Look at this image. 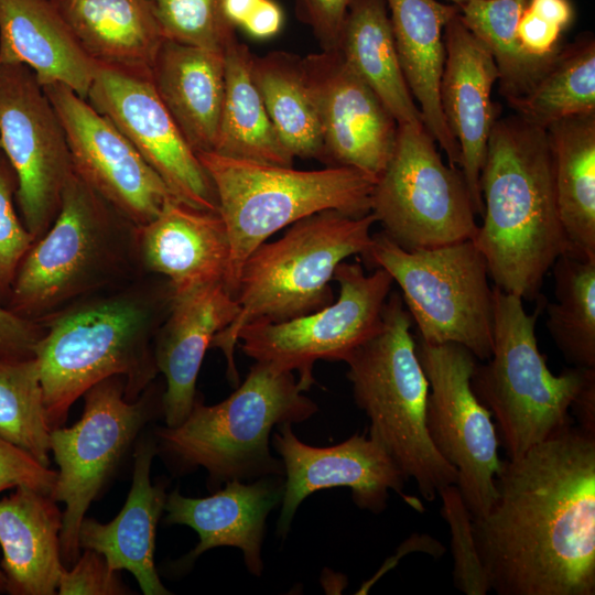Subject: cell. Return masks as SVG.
Instances as JSON below:
<instances>
[{"instance_id": "1", "label": "cell", "mask_w": 595, "mask_h": 595, "mask_svg": "<svg viewBox=\"0 0 595 595\" xmlns=\"http://www.w3.org/2000/svg\"><path fill=\"white\" fill-rule=\"evenodd\" d=\"M496 498L473 519L490 591L595 594V434L571 424L502 461Z\"/></svg>"}, {"instance_id": "2", "label": "cell", "mask_w": 595, "mask_h": 595, "mask_svg": "<svg viewBox=\"0 0 595 595\" xmlns=\"http://www.w3.org/2000/svg\"><path fill=\"white\" fill-rule=\"evenodd\" d=\"M173 291L163 277L143 273L84 298L42 325L34 357L39 365L50 430L62 426L72 404L111 376L125 379V398L136 401L159 370L154 337Z\"/></svg>"}, {"instance_id": "3", "label": "cell", "mask_w": 595, "mask_h": 595, "mask_svg": "<svg viewBox=\"0 0 595 595\" xmlns=\"http://www.w3.org/2000/svg\"><path fill=\"white\" fill-rule=\"evenodd\" d=\"M479 182L483 224L472 240L488 274L506 293L538 299L547 272L570 251L547 130L520 116L496 119Z\"/></svg>"}, {"instance_id": "4", "label": "cell", "mask_w": 595, "mask_h": 595, "mask_svg": "<svg viewBox=\"0 0 595 595\" xmlns=\"http://www.w3.org/2000/svg\"><path fill=\"white\" fill-rule=\"evenodd\" d=\"M143 273L137 225L73 171L56 218L19 266L6 306L43 324L73 303Z\"/></svg>"}, {"instance_id": "5", "label": "cell", "mask_w": 595, "mask_h": 595, "mask_svg": "<svg viewBox=\"0 0 595 595\" xmlns=\"http://www.w3.org/2000/svg\"><path fill=\"white\" fill-rule=\"evenodd\" d=\"M376 223L371 212L355 217L322 210L293 223L280 239L263 242L251 252L234 295L239 313L209 345L225 355L227 377L232 383L239 379L235 363L239 331L259 318L279 323L332 304L329 282L337 266L353 255L366 253Z\"/></svg>"}, {"instance_id": "6", "label": "cell", "mask_w": 595, "mask_h": 595, "mask_svg": "<svg viewBox=\"0 0 595 595\" xmlns=\"http://www.w3.org/2000/svg\"><path fill=\"white\" fill-rule=\"evenodd\" d=\"M412 317L402 295L391 291L379 329L344 360L356 404L379 441L421 496L433 501L456 485L457 473L434 448L426 430L429 382L411 333Z\"/></svg>"}, {"instance_id": "7", "label": "cell", "mask_w": 595, "mask_h": 595, "mask_svg": "<svg viewBox=\"0 0 595 595\" xmlns=\"http://www.w3.org/2000/svg\"><path fill=\"white\" fill-rule=\"evenodd\" d=\"M197 156L227 229L230 255L224 285L232 296L246 259L279 229L327 209L355 217L371 212L376 180L353 167L303 171L215 152Z\"/></svg>"}, {"instance_id": "8", "label": "cell", "mask_w": 595, "mask_h": 595, "mask_svg": "<svg viewBox=\"0 0 595 595\" xmlns=\"http://www.w3.org/2000/svg\"><path fill=\"white\" fill-rule=\"evenodd\" d=\"M304 391L292 371L256 361L227 399L205 405L196 398L180 425L159 429L161 450L182 468L204 467L210 485L282 476V462L270 453L271 430L317 412Z\"/></svg>"}, {"instance_id": "9", "label": "cell", "mask_w": 595, "mask_h": 595, "mask_svg": "<svg viewBox=\"0 0 595 595\" xmlns=\"http://www.w3.org/2000/svg\"><path fill=\"white\" fill-rule=\"evenodd\" d=\"M491 354L476 363L470 386L495 418L509 459L573 424L571 403L595 368L571 367L553 375L540 353L536 324L522 299L494 285Z\"/></svg>"}, {"instance_id": "10", "label": "cell", "mask_w": 595, "mask_h": 595, "mask_svg": "<svg viewBox=\"0 0 595 595\" xmlns=\"http://www.w3.org/2000/svg\"><path fill=\"white\" fill-rule=\"evenodd\" d=\"M389 272L419 332L429 344L455 343L478 360L491 354L494 292L488 269L472 239L405 250L383 231L363 255Z\"/></svg>"}, {"instance_id": "11", "label": "cell", "mask_w": 595, "mask_h": 595, "mask_svg": "<svg viewBox=\"0 0 595 595\" xmlns=\"http://www.w3.org/2000/svg\"><path fill=\"white\" fill-rule=\"evenodd\" d=\"M371 213L405 250L473 239L475 210L459 167L446 165L424 127L398 125L392 155L377 178Z\"/></svg>"}, {"instance_id": "12", "label": "cell", "mask_w": 595, "mask_h": 595, "mask_svg": "<svg viewBox=\"0 0 595 595\" xmlns=\"http://www.w3.org/2000/svg\"><path fill=\"white\" fill-rule=\"evenodd\" d=\"M151 386L139 399L128 401L123 377L106 378L82 396L84 410L75 424L50 433L51 453L58 466L51 496L65 505L61 531L63 563L72 565L78 559L79 528L88 507L155 414L158 397Z\"/></svg>"}, {"instance_id": "13", "label": "cell", "mask_w": 595, "mask_h": 595, "mask_svg": "<svg viewBox=\"0 0 595 595\" xmlns=\"http://www.w3.org/2000/svg\"><path fill=\"white\" fill-rule=\"evenodd\" d=\"M334 280L339 294L332 304L284 322L259 318L238 333L242 351L278 370L299 372L306 391L314 383L313 366L321 359L342 360L380 327L393 279L382 268L366 274L357 262H340Z\"/></svg>"}, {"instance_id": "14", "label": "cell", "mask_w": 595, "mask_h": 595, "mask_svg": "<svg viewBox=\"0 0 595 595\" xmlns=\"http://www.w3.org/2000/svg\"><path fill=\"white\" fill-rule=\"evenodd\" d=\"M415 349L429 382V437L455 468L456 487L473 519L483 517L496 498L495 482L502 461L493 415L470 386L477 358L455 343L429 344L419 338Z\"/></svg>"}, {"instance_id": "15", "label": "cell", "mask_w": 595, "mask_h": 595, "mask_svg": "<svg viewBox=\"0 0 595 595\" xmlns=\"http://www.w3.org/2000/svg\"><path fill=\"white\" fill-rule=\"evenodd\" d=\"M0 145L17 176L20 217L36 240L57 216L73 166L55 108L21 64L0 62Z\"/></svg>"}, {"instance_id": "16", "label": "cell", "mask_w": 595, "mask_h": 595, "mask_svg": "<svg viewBox=\"0 0 595 595\" xmlns=\"http://www.w3.org/2000/svg\"><path fill=\"white\" fill-rule=\"evenodd\" d=\"M86 99L129 140L175 198L218 212L210 177L158 96L151 76L98 64Z\"/></svg>"}, {"instance_id": "17", "label": "cell", "mask_w": 595, "mask_h": 595, "mask_svg": "<svg viewBox=\"0 0 595 595\" xmlns=\"http://www.w3.org/2000/svg\"><path fill=\"white\" fill-rule=\"evenodd\" d=\"M65 131L74 173L137 226L174 197L129 140L63 84L42 86Z\"/></svg>"}, {"instance_id": "18", "label": "cell", "mask_w": 595, "mask_h": 595, "mask_svg": "<svg viewBox=\"0 0 595 595\" xmlns=\"http://www.w3.org/2000/svg\"><path fill=\"white\" fill-rule=\"evenodd\" d=\"M272 443L285 473L278 521V534L282 537L301 502L321 489L347 487L359 508L376 513L386 508L391 490L413 508H422L419 500L403 494L408 479L383 445L369 434L356 433L339 444L317 447L303 443L292 424L283 423Z\"/></svg>"}, {"instance_id": "19", "label": "cell", "mask_w": 595, "mask_h": 595, "mask_svg": "<svg viewBox=\"0 0 595 595\" xmlns=\"http://www.w3.org/2000/svg\"><path fill=\"white\" fill-rule=\"evenodd\" d=\"M302 61L317 106L325 161L377 181L394 149L396 119L338 50Z\"/></svg>"}, {"instance_id": "20", "label": "cell", "mask_w": 595, "mask_h": 595, "mask_svg": "<svg viewBox=\"0 0 595 595\" xmlns=\"http://www.w3.org/2000/svg\"><path fill=\"white\" fill-rule=\"evenodd\" d=\"M445 62L440 100L461 151V170L476 215H483L480 172L496 120L491 90L498 69L487 46L455 13L443 32Z\"/></svg>"}, {"instance_id": "21", "label": "cell", "mask_w": 595, "mask_h": 595, "mask_svg": "<svg viewBox=\"0 0 595 595\" xmlns=\"http://www.w3.org/2000/svg\"><path fill=\"white\" fill-rule=\"evenodd\" d=\"M239 313L224 282L174 295L154 337V359L166 380L161 407L169 428L180 425L196 400V380L213 337Z\"/></svg>"}, {"instance_id": "22", "label": "cell", "mask_w": 595, "mask_h": 595, "mask_svg": "<svg viewBox=\"0 0 595 595\" xmlns=\"http://www.w3.org/2000/svg\"><path fill=\"white\" fill-rule=\"evenodd\" d=\"M137 244L143 272L166 279L174 295L225 280L230 245L218 212L172 197L156 217L137 226Z\"/></svg>"}, {"instance_id": "23", "label": "cell", "mask_w": 595, "mask_h": 595, "mask_svg": "<svg viewBox=\"0 0 595 595\" xmlns=\"http://www.w3.org/2000/svg\"><path fill=\"white\" fill-rule=\"evenodd\" d=\"M283 491L284 480L279 476L260 477L249 484L232 479L203 498L185 497L175 489L166 498L165 520L197 532L199 542L186 556L187 562L213 548L234 547L241 550L248 571L260 576L266 519L282 500Z\"/></svg>"}, {"instance_id": "24", "label": "cell", "mask_w": 595, "mask_h": 595, "mask_svg": "<svg viewBox=\"0 0 595 595\" xmlns=\"http://www.w3.org/2000/svg\"><path fill=\"white\" fill-rule=\"evenodd\" d=\"M153 441L141 440L134 451L132 484L127 500L108 523L84 518L79 528V547L100 553L109 566L127 570L144 595H169L154 563L155 534L165 509L164 485H152L150 469L156 453Z\"/></svg>"}, {"instance_id": "25", "label": "cell", "mask_w": 595, "mask_h": 595, "mask_svg": "<svg viewBox=\"0 0 595 595\" xmlns=\"http://www.w3.org/2000/svg\"><path fill=\"white\" fill-rule=\"evenodd\" d=\"M400 67L419 104L423 125L446 154L448 165L461 169V151L440 100L445 62L443 32L458 7L437 0H385Z\"/></svg>"}, {"instance_id": "26", "label": "cell", "mask_w": 595, "mask_h": 595, "mask_svg": "<svg viewBox=\"0 0 595 595\" xmlns=\"http://www.w3.org/2000/svg\"><path fill=\"white\" fill-rule=\"evenodd\" d=\"M63 512L51 495L26 486L0 499V569L6 593L53 595L64 563L61 555Z\"/></svg>"}, {"instance_id": "27", "label": "cell", "mask_w": 595, "mask_h": 595, "mask_svg": "<svg viewBox=\"0 0 595 595\" xmlns=\"http://www.w3.org/2000/svg\"><path fill=\"white\" fill-rule=\"evenodd\" d=\"M0 62L24 65L41 86L63 84L85 99L98 67L51 0H0Z\"/></svg>"}, {"instance_id": "28", "label": "cell", "mask_w": 595, "mask_h": 595, "mask_svg": "<svg viewBox=\"0 0 595 595\" xmlns=\"http://www.w3.org/2000/svg\"><path fill=\"white\" fill-rule=\"evenodd\" d=\"M151 80L191 148L213 152L224 98V53L164 40Z\"/></svg>"}, {"instance_id": "29", "label": "cell", "mask_w": 595, "mask_h": 595, "mask_svg": "<svg viewBox=\"0 0 595 595\" xmlns=\"http://www.w3.org/2000/svg\"><path fill=\"white\" fill-rule=\"evenodd\" d=\"M97 64L151 76L164 41L151 0H51Z\"/></svg>"}, {"instance_id": "30", "label": "cell", "mask_w": 595, "mask_h": 595, "mask_svg": "<svg viewBox=\"0 0 595 595\" xmlns=\"http://www.w3.org/2000/svg\"><path fill=\"white\" fill-rule=\"evenodd\" d=\"M337 50L398 125L424 127L400 67L385 0H351Z\"/></svg>"}, {"instance_id": "31", "label": "cell", "mask_w": 595, "mask_h": 595, "mask_svg": "<svg viewBox=\"0 0 595 595\" xmlns=\"http://www.w3.org/2000/svg\"><path fill=\"white\" fill-rule=\"evenodd\" d=\"M545 130L569 253L595 259V113L564 118Z\"/></svg>"}, {"instance_id": "32", "label": "cell", "mask_w": 595, "mask_h": 595, "mask_svg": "<svg viewBox=\"0 0 595 595\" xmlns=\"http://www.w3.org/2000/svg\"><path fill=\"white\" fill-rule=\"evenodd\" d=\"M248 46L232 39L224 51L225 87L217 154L261 163L292 166L293 156L282 144L252 75Z\"/></svg>"}, {"instance_id": "33", "label": "cell", "mask_w": 595, "mask_h": 595, "mask_svg": "<svg viewBox=\"0 0 595 595\" xmlns=\"http://www.w3.org/2000/svg\"><path fill=\"white\" fill-rule=\"evenodd\" d=\"M252 75L289 153L325 161L317 106L302 58L282 51L253 55Z\"/></svg>"}, {"instance_id": "34", "label": "cell", "mask_w": 595, "mask_h": 595, "mask_svg": "<svg viewBox=\"0 0 595 595\" xmlns=\"http://www.w3.org/2000/svg\"><path fill=\"white\" fill-rule=\"evenodd\" d=\"M555 301L545 303V326L573 367L595 368V259L569 252L551 267Z\"/></svg>"}, {"instance_id": "35", "label": "cell", "mask_w": 595, "mask_h": 595, "mask_svg": "<svg viewBox=\"0 0 595 595\" xmlns=\"http://www.w3.org/2000/svg\"><path fill=\"white\" fill-rule=\"evenodd\" d=\"M528 0H477L459 6L466 28L489 50L498 69L500 93L512 105L530 91L553 61L527 55L517 25Z\"/></svg>"}, {"instance_id": "36", "label": "cell", "mask_w": 595, "mask_h": 595, "mask_svg": "<svg viewBox=\"0 0 595 595\" xmlns=\"http://www.w3.org/2000/svg\"><path fill=\"white\" fill-rule=\"evenodd\" d=\"M511 106L522 119L544 129L564 118L595 113L594 40L561 50L530 91Z\"/></svg>"}, {"instance_id": "37", "label": "cell", "mask_w": 595, "mask_h": 595, "mask_svg": "<svg viewBox=\"0 0 595 595\" xmlns=\"http://www.w3.org/2000/svg\"><path fill=\"white\" fill-rule=\"evenodd\" d=\"M50 433L35 357L0 356V436L50 467Z\"/></svg>"}, {"instance_id": "38", "label": "cell", "mask_w": 595, "mask_h": 595, "mask_svg": "<svg viewBox=\"0 0 595 595\" xmlns=\"http://www.w3.org/2000/svg\"><path fill=\"white\" fill-rule=\"evenodd\" d=\"M164 40L224 53L236 37L220 0H151Z\"/></svg>"}, {"instance_id": "39", "label": "cell", "mask_w": 595, "mask_h": 595, "mask_svg": "<svg viewBox=\"0 0 595 595\" xmlns=\"http://www.w3.org/2000/svg\"><path fill=\"white\" fill-rule=\"evenodd\" d=\"M442 516L451 532L455 587L466 595H486L490 591L473 533V517L456 485L440 490Z\"/></svg>"}, {"instance_id": "40", "label": "cell", "mask_w": 595, "mask_h": 595, "mask_svg": "<svg viewBox=\"0 0 595 595\" xmlns=\"http://www.w3.org/2000/svg\"><path fill=\"white\" fill-rule=\"evenodd\" d=\"M15 173L0 152V302L6 305L19 266L35 241L18 215Z\"/></svg>"}, {"instance_id": "41", "label": "cell", "mask_w": 595, "mask_h": 595, "mask_svg": "<svg viewBox=\"0 0 595 595\" xmlns=\"http://www.w3.org/2000/svg\"><path fill=\"white\" fill-rule=\"evenodd\" d=\"M129 588L122 583L119 572L112 570L98 552L84 549L69 569L61 573L60 595H123Z\"/></svg>"}, {"instance_id": "42", "label": "cell", "mask_w": 595, "mask_h": 595, "mask_svg": "<svg viewBox=\"0 0 595 595\" xmlns=\"http://www.w3.org/2000/svg\"><path fill=\"white\" fill-rule=\"evenodd\" d=\"M57 472L35 459L30 453L0 436V493L26 486L51 495Z\"/></svg>"}, {"instance_id": "43", "label": "cell", "mask_w": 595, "mask_h": 595, "mask_svg": "<svg viewBox=\"0 0 595 595\" xmlns=\"http://www.w3.org/2000/svg\"><path fill=\"white\" fill-rule=\"evenodd\" d=\"M351 0H295L296 13L313 31L322 51L337 50Z\"/></svg>"}, {"instance_id": "44", "label": "cell", "mask_w": 595, "mask_h": 595, "mask_svg": "<svg viewBox=\"0 0 595 595\" xmlns=\"http://www.w3.org/2000/svg\"><path fill=\"white\" fill-rule=\"evenodd\" d=\"M44 332L42 324L17 315L0 302L1 357H34L35 347Z\"/></svg>"}, {"instance_id": "45", "label": "cell", "mask_w": 595, "mask_h": 595, "mask_svg": "<svg viewBox=\"0 0 595 595\" xmlns=\"http://www.w3.org/2000/svg\"><path fill=\"white\" fill-rule=\"evenodd\" d=\"M563 30L542 19L528 7L517 25V36L523 52L537 60L552 61L560 53Z\"/></svg>"}, {"instance_id": "46", "label": "cell", "mask_w": 595, "mask_h": 595, "mask_svg": "<svg viewBox=\"0 0 595 595\" xmlns=\"http://www.w3.org/2000/svg\"><path fill=\"white\" fill-rule=\"evenodd\" d=\"M284 15L274 0H262L241 29L256 40H269L282 29Z\"/></svg>"}, {"instance_id": "47", "label": "cell", "mask_w": 595, "mask_h": 595, "mask_svg": "<svg viewBox=\"0 0 595 595\" xmlns=\"http://www.w3.org/2000/svg\"><path fill=\"white\" fill-rule=\"evenodd\" d=\"M570 413L580 429L595 434V371L574 397Z\"/></svg>"}, {"instance_id": "48", "label": "cell", "mask_w": 595, "mask_h": 595, "mask_svg": "<svg viewBox=\"0 0 595 595\" xmlns=\"http://www.w3.org/2000/svg\"><path fill=\"white\" fill-rule=\"evenodd\" d=\"M527 7L563 31L571 24L574 14L569 0H529Z\"/></svg>"}, {"instance_id": "49", "label": "cell", "mask_w": 595, "mask_h": 595, "mask_svg": "<svg viewBox=\"0 0 595 595\" xmlns=\"http://www.w3.org/2000/svg\"><path fill=\"white\" fill-rule=\"evenodd\" d=\"M262 0H220L221 10L227 21L235 28H241Z\"/></svg>"}, {"instance_id": "50", "label": "cell", "mask_w": 595, "mask_h": 595, "mask_svg": "<svg viewBox=\"0 0 595 595\" xmlns=\"http://www.w3.org/2000/svg\"><path fill=\"white\" fill-rule=\"evenodd\" d=\"M6 576L0 569V593H6Z\"/></svg>"}, {"instance_id": "51", "label": "cell", "mask_w": 595, "mask_h": 595, "mask_svg": "<svg viewBox=\"0 0 595 595\" xmlns=\"http://www.w3.org/2000/svg\"><path fill=\"white\" fill-rule=\"evenodd\" d=\"M454 3V6L459 7L464 3L470 2V1H477V0H447Z\"/></svg>"}, {"instance_id": "52", "label": "cell", "mask_w": 595, "mask_h": 595, "mask_svg": "<svg viewBox=\"0 0 595 595\" xmlns=\"http://www.w3.org/2000/svg\"><path fill=\"white\" fill-rule=\"evenodd\" d=\"M0 152H1V145H0Z\"/></svg>"}]
</instances>
